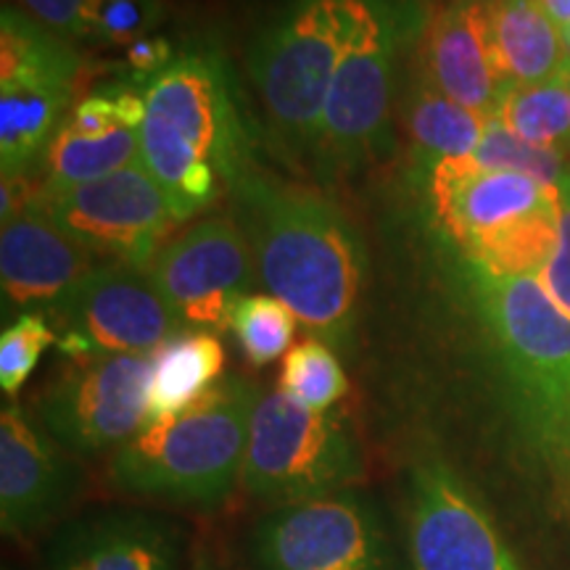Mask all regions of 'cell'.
Wrapping results in <instances>:
<instances>
[{
	"label": "cell",
	"instance_id": "obj_1",
	"mask_svg": "<svg viewBox=\"0 0 570 570\" xmlns=\"http://www.w3.org/2000/svg\"><path fill=\"white\" fill-rule=\"evenodd\" d=\"M256 269L269 296L327 346L348 352L360 320L365 248L336 204L302 185L252 173L238 188Z\"/></svg>",
	"mask_w": 570,
	"mask_h": 570
},
{
	"label": "cell",
	"instance_id": "obj_2",
	"mask_svg": "<svg viewBox=\"0 0 570 570\" xmlns=\"http://www.w3.org/2000/svg\"><path fill=\"white\" fill-rule=\"evenodd\" d=\"M140 164L180 223L252 175V138L235 101L230 67L217 51L177 53L146 82Z\"/></svg>",
	"mask_w": 570,
	"mask_h": 570
},
{
	"label": "cell",
	"instance_id": "obj_3",
	"mask_svg": "<svg viewBox=\"0 0 570 570\" xmlns=\"http://www.w3.org/2000/svg\"><path fill=\"white\" fill-rule=\"evenodd\" d=\"M465 273L520 428L541 460L570 483V317L537 275H491L473 265Z\"/></svg>",
	"mask_w": 570,
	"mask_h": 570
},
{
	"label": "cell",
	"instance_id": "obj_4",
	"mask_svg": "<svg viewBox=\"0 0 570 570\" xmlns=\"http://www.w3.org/2000/svg\"><path fill=\"white\" fill-rule=\"evenodd\" d=\"M259 396L252 381L225 377L183 415L146 425L111 454V487L190 508L225 502L244 473Z\"/></svg>",
	"mask_w": 570,
	"mask_h": 570
},
{
	"label": "cell",
	"instance_id": "obj_5",
	"mask_svg": "<svg viewBox=\"0 0 570 570\" xmlns=\"http://www.w3.org/2000/svg\"><path fill=\"white\" fill-rule=\"evenodd\" d=\"M433 223L491 275H539L558 244L560 188L473 156L436 164L423 183Z\"/></svg>",
	"mask_w": 570,
	"mask_h": 570
},
{
	"label": "cell",
	"instance_id": "obj_6",
	"mask_svg": "<svg viewBox=\"0 0 570 570\" xmlns=\"http://www.w3.org/2000/svg\"><path fill=\"white\" fill-rule=\"evenodd\" d=\"M346 24V0H291L248 53L269 125L291 151H317Z\"/></svg>",
	"mask_w": 570,
	"mask_h": 570
},
{
	"label": "cell",
	"instance_id": "obj_7",
	"mask_svg": "<svg viewBox=\"0 0 570 570\" xmlns=\"http://www.w3.org/2000/svg\"><path fill=\"white\" fill-rule=\"evenodd\" d=\"M362 473L360 446L338 417L306 410L283 391L259 396L240 473L254 499L283 508L344 491Z\"/></svg>",
	"mask_w": 570,
	"mask_h": 570
},
{
	"label": "cell",
	"instance_id": "obj_8",
	"mask_svg": "<svg viewBox=\"0 0 570 570\" xmlns=\"http://www.w3.org/2000/svg\"><path fill=\"white\" fill-rule=\"evenodd\" d=\"M82 75L75 42L19 6L0 11V173L24 177L40 167Z\"/></svg>",
	"mask_w": 570,
	"mask_h": 570
},
{
	"label": "cell",
	"instance_id": "obj_9",
	"mask_svg": "<svg viewBox=\"0 0 570 570\" xmlns=\"http://www.w3.org/2000/svg\"><path fill=\"white\" fill-rule=\"evenodd\" d=\"M348 24L323 114L317 156L352 173L386 151L396 82L399 17L389 0H346Z\"/></svg>",
	"mask_w": 570,
	"mask_h": 570
},
{
	"label": "cell",
	"instance_id": "obj_10",
	"mask_svg": "<svg viewBox=\"0 0 570 570\" xmlns=\"http://www.w3.org/2000/svg\"><path fill=\"white\" fill-rule=\"evenodd\" d=\"M252 558L256 570H407L381 510L354 489L269 510Z\"/></svg>",
	"mask_w": 570,
	"mask_h": 570
},
{
	"label": "cell",
	"instance_id": "obj_11",
	"mask_svg": "<svg viewBox=\"0 0 570 570\" xmlns=\"http://www.w3.org/2000/svg\"><path fill=\"white\" fill-rule=\"evenodd\" d=\"M51 315L69 360L138 354L154 356L188 327L148 273V267L109 262L92 267L63 294Z\"/></svg>",
	"mask_w": 570,
	"mask_h": 570
},
{
	"label": "cell",
	"instance_id": "obj_12",
	"mask_svg": "<svg viewBox=\"0 0 570 570\" xmlns=\"http://www.w3.org/2000/svg\"><path fill=\"white\" fill-rule=\"evenodd\" d=\"M154 356L117 354L71 360L42 389L38 420L69 454L117 452L148 425Z\"/></svg>",
	"mask_w": 570,
	"mask_h": 570
},
{
	"label": "cell",
	"instance_id": "obj_13",
	"mask_svg": "<svg viewBox=\"0 0 570 570\" xmlns=\"http://www.w3.org/2000/svg\"><path fill=\"white\" fill-rule=\"evenodd\" d=\"M32 206L75 244L135 267H151L161 240L180 223L167 194L140 161L59 194L40 190Z\"/></svg>",
	"mask_w": 570,
	"mask_h": 570
},
{
	"label": "cell",
	"instance_id": "obj_14",
	"mask_svg": "<svg viewBox=\"0 0 570 570\" xmlns=\"http://www.w3.org/2000/svg\"><path fill=\"white\" fill-rule=\"evenodd\" d=\"M407 552L410 570H523L481 497L441 460L410 473Z\"/></svg>",
	"mask_w": 570,
	"mask_h": 570
},
{
	"label": "cell",
	"instance_id": "obj_15",
	"mask_svg": "<svg viewBox=\"0 0 570 570\" xmlns=\"http://www.w3.org/2000/svg\"><path fill=\"white\" fill-rule=\"evenodd\" d=\"M252 244L233 217H209L169 240L148 273L188 331H227L254 288Z\"/></svg>",
	"mask_w": 570,
	"mask_h": 570
},
{
	"label": "cell",
	"instance_id": "obj_16",
	"mask_svg": "<svg viewBox=\"0 0 570 570\" xmlns=\"http://www.w3.org/2000/svg\"><path fill=\"white\" fill-rule=\"evenodd\" d=\"M67 449L19 404L0 412V525L6 537H30L48 525L77 489Z\"/></svg>",
	"mask_w": 570,
	"mask_h": 570
},
{
	"label": "cell",
	"instance_id": "obj_17",
	"mask_svg": "<svg viewBox=\"0 0 570 570\" xmlns=\"http://www.w3.org/2000/svg\"><path fill=\"white\" fill-rule=\"evenodd\" d=\"M487 3H446L433 13L420 42V77L449 101L491 119L510 85L491 53Z\"/></svg>",
	"mask_w": 570,
	"mask_h": 570
},
{
	"label": "cell",
	"instance_id": "obj_18",
	"mask_svg": "<svg viewBox=\"0 0 570 570\" xmlns=\"http://www.w3.org/2000/svg\"><path fill=\"white\" fill-rule=\"evenodd\" d=\"M92 267H98L92 252L75 244L35 206L6 223L0 233V285L6 306L51 312Z\"/></svg>",
	"mask_w": 570,
	"mask_h": 570
},
{
	"label": "cell",
	"instance_id": "obj_19",
	"mask_svg": "<svg viewBox=\"0 0 570 570\" xmlns=\"http://www.w3.org/2000/svg\"><path fill=\"white\" fill-rule=\"evenodd\" d=\"M185 537L148 512H111L63 529L46 570H183Z\"/></svg>",
	"mask_w": 570,
	"mask_h": 570
},
{
	"label": "cell",
	"instance_id": "obj_20",
	"mask_svg": "<svg viewBox=\"0 0 570 570\" xmlns=\"http://www.w3.org/2000/svg\"><path fill=\"white\" fill-rule=\"evenodd\" d=\"M487 19L491 53L510 88L547 82L566 69V40L539 0H489Z\"/></svg>",
	"mask_w": 570,
	"mask_h": 570
},
{
	"label": "cell",
	"instance_id": "obj_21",
	"mask_svg": "<svg viewBox=\"0 0 570 570\" xmlns=\"http://www.w3.org/2000/svg\"><path fill=\"white\" fill-rule=\"evenodd\" d=\"M404 122L410 138L412 183L423 185L436 164L473 156L489 119L449 101L444 92L417 77L404 106Z\"/></svg>",
	"mask_w": 570,
	"mask_h": 570
},
{
	"label": "cell",
	"instance_id": "obj_22",
	"mask_svg": "<svg viewBox=\"0 0 570 570\" xmlns=\"http://www.w3.org/2000/svg\"><path fill=\"white\" fill-rule=\"evenodd\" d=\"M48 30L71 42L130 46L154 35L164 19V0H13Z\"/></svg>",
	"mask_w": 570,
	"mask_h": 570
},
{
	"label": "cell",
	"instance_id": "obj_23",
	"mask_svg": "<svg viewBox=\"0 0 570 570\" xmlns=\"http://www.w3.org/2000/svg\"><path fill=\"white\" fill-rule=\"evenodd\" d=\"M225 348L214 333L185 331L154 354L148 381V425L177 417L217 386Z\"/></svg>",
	"mask_w": 570,
	"mask_h": 570
},
{
	"label": "cell",
	"instance_id": "obj_24",
	"mask_svg": "<svg viewBox=\"0 0 570 570\" xmlns=\"http://www.w3.org/2000/svg\"><path fill=\"white\" fill-rule=\"evenodd\" d=\"M140 161V127L109 135H80L61 122L40 161V190L59 194L77 185L104 180Z\"/></svg>",
	"mask_w": 570,
	"mask_h": 570
},
{
	"label": "cell",
	"instance_id": "obj_25",
	"mask_svg": "<svg viewBox=\"0 0 570 570\" xmlns=\"http://www.w3.org/2000/svg\"><path fill=\"white\" fill-rule=\"evenodd\" d=\"M497 119L520 140L570 156V82L566 69L539 85H512Z\"/></svg>",
	"mask_w": 570,
	"mask_h": 570
},
{
	"label": "cell",
	"instance_id": "obj_26",
	"mask_svg": "<svg viewBox=\"0 0 570 570\" xmlns=\"http://www.w3.org/2000/svg\"><path fill=\"white\" fill-rule=\"evenodd\" d=\"M277 391L306 410L327 412L346 396L348 381L333 346L320 338H306L285 354Z\"/></svg>",
	"mask_w": 570,
	"mask_h": 570
},
{
	"label": "cell",
	"instance_id": "obj_27",
	"mask_svg": "<svg viewBox=\"0 0 570 570\" xmlns=\"http://www.w3.org/2000/svg\"><path fill=\"white\" fill-rule=\"evenodd\" d=\"M294 312L281 298L265 294H248L235 304L230 331L244 348L246 360L256 367L281 360L291 352V341L296 333Z\"/></svg>",
	"mask_w": 570,
	"mask_h": 570
},
{
	"label": "cell",
	"instance_id": "obj_28",
	"mask_svg": "<svg viewBox=\"0 0 570 570\" xmlns=\"http://www.w3.org/2000/svg\"><path fill=\"white\" fill-rule=\"evenodd\" d=\"M473 159L489 169H510V173L529 175L544 185H560L562 177L570 173V156L554 148H539L520 140L508 127L491 117L483 130Z\"/></svg>",
	"mask_w": 570,
	"mask_h": 570
},
{
	"label": "cell",
	"instance_id": "obj_29",
	"mask_svg": "<svg viewBox=\"0 0 570 570\" xmlns=\"http://www.w3.org/2000/svg\"><path fill=\"white\" fill-rule=\"evenodd\" d=\"M53 344H59V336L42 312H21L11 325H6L0 333V389L6 396L19 394L40 356Z\"/></svg>",
	"mask_w": 570,
	"mask_h": 570
},
{
	"label": "cell",
	"instance_id": "obj_30",
	"mask_svg": "<svg viewBox=\"0 0 570 570\" xmlns=\"http://www.w3.org/2000/svg\"><path fill=\"white\" fill-rule=\"evenodd\" d=\"M560 188V219L558 244L544 269L537 275L554 304L570 317V173L562 177Z\"/></svg>",
	"mask_w": 570,
	"mask_h": 570
},
{
	"label": "cell",
	"instance_id": "obj_31",
	"mask_svg": "<svg viewBox=\"0 0 570 570\" xmlns=\"http://www.w3.org/2000/svg\"><path fill=\"white\" fill-rule=\"evenodd\" d=\"M125 59L130 63L132 77L138 82H148L154 80L159 71H164L177 59V53L173 51V42L161 35H146V38L132 40L127 46Z\"/></svg>",
	"mask_w": 570,
	"mask_h": 570
},
{
	"label": "cell",
	"instance_id": "obj_32",
	"mask_svg": "<svg viewBox=\"0 0 570 570\" xmlns=\"http://www.w3.org/2000/svg\"><path fill=\"white\" fill-rule=\"evenodd\" d=\"M539 6L544 9L547 17L554 21L560 32H566L570 27V0H539Z\"/></svg>",
	"mask_w": 570,
	"mask_h": 570
},
{
	"label": "cell",
	"instance_id": "obj_33",
	"mask_svg": "<svg viewBox=\"0 0 570 570\" xmlns=\"http://www.w3.org/2000/svg\"><path fill=\"white\" fill-rule=\"evenodd\" d=\"M562 40H566V51H568V56H570V27L566 32H562Z\"/></svg>",
	"mask_w": 570,
	"mask_h": 570
},
{
	"label": "cell",
	"instance_id": "obj_34",
	"mask_svg": "<svg viewBox=\"0 0 570 570\" xmlns=\"http://www.w3.org/2000/svg\"><path fill=\"white\" fill-rule=\"evenodd\" d=\"M446 3H470V0H444V6Z\"/></svg>",
	"mask_w": 570,
	"mask_h": 570
},
{
	"label": "cell",
	"instance_id": "obj_35",
	"mask_svg": "<svg viewBox=\"0 0 570 570\" xmlns=\"http://www.w3.org/2000/svg\"><path fill=\"white\" fill-rule=\"evenodd\" d=\"M566 75H568V82H570V59H568V63H566Z\"/></svg>",
	"mask_w": 570,
	"mask_h": 570
},
{
	"label": "cell",
	"instance_id": "obj_36",
	"mask_svg": "<svg viewBox=\"0 0 570 570\" xmlns=\"http://www.w3.org/2000/svg\"><path fill=\"white\" fill-rule=\"evenodd\" d=\"M198 570H223V568H198Z\"/></svg>",
	"mask_w": 570,
	"mask_h": 570
}]
</instances>
